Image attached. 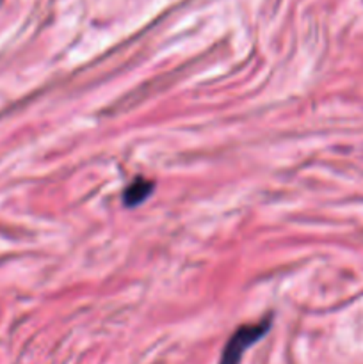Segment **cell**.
<instances>
[{"label": "cell", "mask_w": 363, "mask_h": 364, "mask_svg": "<svg viewBox=\"0 0 363 364\" xmlns=\"http://www.w3.org/2000/svg\"><path fill=\"white\" fill-rule=\"evenodd\" d=\"M155 188V183L152 180H146V178H135L130 185L127 187L123 194V203L128 208H134V206L141 205L146 201L149 194Z\"/></svg>", "instance_id": "2"}, {"label": "cell", "mask_w": 363, "mask_h": 364, "mask_svg": "<svg viewBox=\"0 0 363 364\" xmlns=\"http://www.w3.org/2000/svg\"><path fill=\"white\" fill-rule=\"evenodd\" d=\"M269 329L270 316L269 318H263L262 322L246 323V326L238 327V329L230 336L228 343L224 345L219 364H241L244 352L248 350L249 347H253L255 343H258V341L265 336Z\"/></svg>", "instance_id": "1"}]
</instances>
